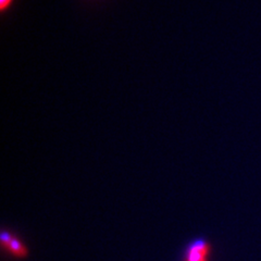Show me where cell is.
Returning a JSON list of instances; mask_svg holds the SVG:
<instances>
[{
  "label": "cell",
  "instance_id": "1",
  "mask_svg": "<svg viewBox=\"0 0 261 261\" xmlns=\"http://www.w3.org/2000/svg\"><path fill=\"white\" fill-rule=\"evenodd\" d=\"M210 250V244L206 240H196L187 248L185 261H209Z\"/></svg>",
  "mask_w": 261,
  "mask_h": 261
},
{
  "label": "cell",
  "instance_id": "2",
  "mask_svg": "<svg viewBox=\"0 0 261 261\" xmlns=\"http://www.w3.org/2000/svg\"><path fill=\"white\" fill-rule=\"evenodd\" d=\"M0 240H2L3 246L10 251L12 255L23 258L27 257L28 255V249L23 246V244L18 240L13 238V235L10 232L3 231L2 235H0Z\"/></svg>",
  "mask_w": 261,
  "mask_h": 261
},
{
  "label": "cell",
  "instance_id": "3",
  "mask_svg": "<svg viewBox=\"0 0 261 261\" xmlns=\"http://www.w3.org/2000/svg\"><path fill=\"white\" fill-rule=\"evenodd\" d=\"M14 3L15 0H0V12L4 16L10 11Z\"/></svg>",
  "mask_w": 261,
  "mask_h": 261
}]
</instances>
